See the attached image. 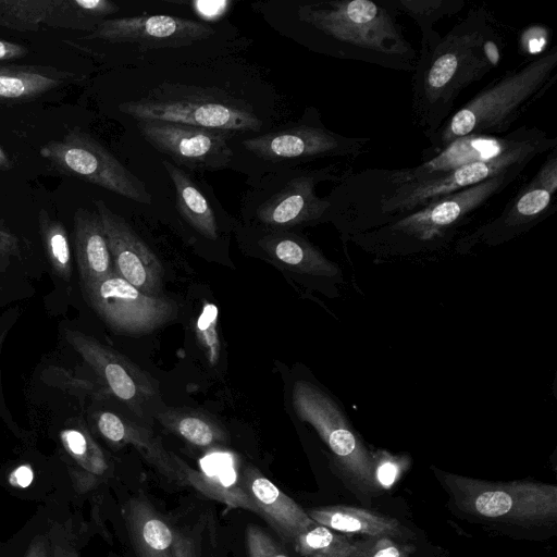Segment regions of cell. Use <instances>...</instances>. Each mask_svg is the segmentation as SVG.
Here are the masks:
<instances>
[{
  "label": "cell",
  "instance_id": "6da1fadb",
  "mask_svg": "<svg viewBox=\"0 0 557 557\" xmlns=\"http://www.w3.org/2000/svg\"><path fill=\"white\" fill-rule=\"evenodd\" d=\"M505 44L493 13L474 5L429 49L419 51L411 72V120L425 138L451 115L463 90L498 66Z\"/></svg>",
  "mask_w": 557,
  "mask_h": 557
},
{
  "label": "cell",
  "instance_id": "7a4b0ae2",
  "mask_svg": "<svg viewBox=\"0 0 557 557\" xmlns=\"http://www.w3.org/2000/svg\"><path fill=\"white\" fill-rule=\"evenodd\" d=\"M527 166L512 168L345 240L380 262L442 256L454 250L479 213L515 183Z\"/></svg>",
  "mask_w": 557,
  "mask_h": 557
},
{
  "label": "cell",
  "instance_id": "3957f363",
  "mask_svg": "<svg viewBox=\"0 0 557 557\" xmlns=\"http://www.w3.org/2000/svg\"><path fill=\"white\" fill-rule=\"evenodd\" d=\"M388 0H331L298 7L301 23L333 57L412 72L418 52L397 22Z\"/></svg>",
  "mask_w": 557,
  "mask_h": 557
},
{
  "label": "cell",
  "instance_id": "277c9868",
  "mask_svg": "<svg viewBox=\"0 0 557 557\" xmlns=\"http://www.w3.org/2000/svg\"><path fill=\"white\" fill-rule=\"evenodd\" d=\"M555 148V136L535 126H520L499 136L458 138L414 166L350 170L325 197L330 202L327 222L333 215L397 187L441 176L467 164L491 161L522 150L543 149L549 152Z\"/></svg>",
  "mask_w": 557,
  "mask_h": 557
},
{
  "label": "cell",
  "instance_id": "5b68a950",
  "mask_svg": "<svg viewBox=\"0 0 557 557\" xmlns=\"http://www.w3.org/2000/svg\"><path fill=\"white\" fill-rule=\"evenodd\" d=\"M557 81V46L530 58L491 81L426 137V160L465 136H499L510 132Z\"/></svg>",
  "mask_w": 557,
  "mask_h": 557
},
{
  "label": "cell",
  "instance_id": "8992f818",
  "mask_svg": "<svg viewBox=\"0 0 557 557\" xmlns=\"http://www.w3.org/2000/svg\"><path fill=\"white\" fill-rule=\"evenodd\" d=\"M543 149L512 152L500 158L463 165L444 175L397 187L374 199L333 215L332 222L345 240L394 219L420 210L455 191L484 182L519 165H529Z\"/></svg>",
  "mask_w": 557,
  "mask_h": 557
},
{
  "label": "cell",
  "instance_id": "52a82bcc",
  "mask_svg": "<svg viewBox=\"0 0 557 557\" xmlns=\"http://www.w3.org/2000/svg\"><path fill=\"white\" fill-rule=\"evenodd\" d=\"M292 405L298 419L314 430L351 479L376 487L375 453L367 447L342 405L330 393L312 381L297 380L292 387Z\"/></svg>",
  "mask_w": 557,
  "mask_h": 557
},
{
  "label": "cell",
  "instance_id": "ba28073f",
  "mask_svg": "<svg viewBox=\"0 0 557 557\" xmlns=\"http://www.w3.org/2000/svg\"><path fill=\"white\" fill-rule=\"evenodd\" d=\"M556 194L557 148L548 152L534 176L496 216L473 226L456 243L453 251L465 256L521 237L555 212Z\"/></svg>",
  "mask_w": 557,
  "mask_h": 557
},
{
  "label": "cell",
  "instance_id": "9c48e42d",
  "mask_svg": "<svg viewBox=\"0 0 557 557\" xmlns=\"http://www.w3.org/2000/svg\"><path fill=\"white\" fill-rule=\"evenodd\" d=\"M458 504L478 516L521 524L555 522L557 487L539 482L491 483L448 475Z\"/></svg>",
  "mask_w": 557,
  "mask_h": 557
},
{
  "label": "cell",
  "instance_id": "30bf717a",
  "mask_svg": "<svg viewBox=\"0 0 557 557\" xmlns=\"http://www.w3.org/2000/svg\"><path fill=\"white\" fill-rule=\"evenodd\" d=\"M40 156L66 175L84 180L136 202H152L145 183L81 128H71L61 139L41 146Z\"/></svg>",
  "mask_w": 557,
  "mask_h": 557
},
{
  "label": "cell",
  "instance_id": "8fae6325",
  "mask_svg": "<svg viewBox=\"0 0 557 557\" xmlns=\"http://www.w3.org/2000/svg\"><path fill=\"white\" fill-rule=\"evenodd\" d=\"M119 109L135 120L174 122L221 131L256 132L262 125L246 106L230 98L197 91L148 96L123 102Z\"/></svg>",
  "mask_w": 557,
  "mask_h": 557
},
{
  "label": "cell",
  "instance_id": "7c38bea8",
  "mask_svg": "<svg viewBox=\"0 0 557 557\" xmlns=\"http://www.w3.org/2000/svg\"><path fill=\"white\" fill-rule=\"evenodd\" d=\"M370 137H349L326 128L312 110L306 122L287 129L248 138L244 147L255 156L272 162H300L324 158L355 160L370 149Z\"/></svg>",
  "mask_w": 557,
  "mask_h": 557
},
{
  "label": "cell",
  "instance_id": "4fadbf2b",
  "mask_svg": "<svg viewBox=\"0 0 557 557\" xmlns=\"http://www.w3.org/2000/svg\"><path fill=\"white\" fill-rule=\"evenodd\" d=\"M88 304L112 330L132 336L153 332L172 321L177 306L164 296H149L114 271L84 287Z\"/></svg>",
  "mask_w": 557,
  "mask_h": 557
},
{
  "label": "cell",
  "instance_id": "5bb4252c",
  "mask_svg": "<svg viewBox=\"0 0 557 557\" xmlns=\"http://www.w3.org/2000/svg\"><path fill=\"white\" fill-rule=\"evenodd\" d=\"M352 166L332 163L320 169H300L287 173V180L275 191L261 200L256 219L272 230H284L326 222L330 202L317 196L320 183L338 182Z\"/></svg>",
  "mask_w": 557,
  "mask_h": 557
},
{
  "label": "cell",
  "instance_id": "9a60e30c",
  "mask_svg": "<svg viewBox=\"0 0 557 557\" xmlns=\"http://www.w3.org/2000/svg\"><path fill=\"white\" fill-rule=\"evenodd\" d=\"M144 139L177 166L197 171L225 169L234 156L228 146L233 132L182 123L136 120Z\"/></svg>",
  "mask_w": 557,
  "mask_h": 557
},
{
  "label": "cell",
  "instance_id": "2e32d148",
  "mask_svg": "<svg viewBox=\"0 0 557 557\" xmlns=\"http://www.w3.org/2000/svg\"><path fill=\"white\" fill-rule=\"evenodd\" d=\"M95 207L107 237L113 271L144 294L162 296L164 269L157 255L102 200H96Z\"/></svg>",
  "mask_w": 557,
  "mask_h": 557
},
{
  "label": "cell",
  "instance_id": "e0dca14e",
  "mask_svg": "<svg viewBox=\"0 0 557 557\" xmlns=\"http://www.w3.org/2000/svg\"><path fill=\"white\" fill-rule=\"evenodd\" d=\"M214 33L211 26L191 20L172 15H143L106 18L86 38L162 48L187 46L207 39Z\"/></svg>",
  "mask_w": 557,
  "mask_h": 557
},
{
  "label": "cell",
  "instance_id": "ac0fdd59",
  "mask_svg": "<svg viewBox=\"0 0 557 557\" xmlns=\"http://www.w3.org/2000/svg\"><path fill=\"white\" fill-rule=\"evenodd\" d=\"M67 343L104 381L110 392L133 411L156 394L148 374L119 351L92 336L76 330H65Z\"/></svg>",
  "mask_w": 557,
  "mask_h": 557
},
{
  "label": "cell",
  "instance_id": "d6986e66",
  "mask_svg": "<svg viewBox=\"0 0 557 557\" xmlns=\"http://www.w3.org/2000/svg\"><path fill=\"white\" fill-rule=\"evenodd\" d=\"M124 517L138 557H196L191 540L170 524L144 496L125 504Z\"/></svg>",
  "mask_w": 557,
  "mask_h": 557
},
{
  "label": "cell",
  "instance_id": "ffe728a7",
  "mask_svg": "<svg viewBox=\"0 0 557 557\" xmlns=\"http://www.w3.org/2000/svg\"><path fill=\"white\" fill-rule=\"evenodd\" d=\"M240 480L258 515L263 516L286 541L293 542L299 534L315 524L307 511L258 469L246 468Z\"/></svg>",
  "mask_w": 557,
  "mask_h": 557
},
{
  "label": "cell",
  "instance_id": "44dd1931",
  "mask_svg": "<svg viewBox=\"0 0 557 557\" xmlns=\"http://www.w3.org/2000/svg\"><path fill=\"white\" fill-rule=\"evenodd\" d=\"M96 425L108 442L115 445L134 446L165 478L181 485H187L184 461L166 451L152 431L110 411L98 412Z\"/></svg>",
  "mask_w": 557,
  "mask_h": 557
},
{
  "label": "cell",
  "instance_id": "7402d4cb",
  "mask_svg": "<svg viewBox=\"0 0 557 557\" xmlns=\"http://www.w3.org/2000/svg\"><path fill=\"white\" fill-rule=\"evenodd\" d=\"M258 244L269 257L288 270L320 278L335 289L343 283L341 267L300 235L274 230L262 236Z\"/></svg>",
  "mask_w": 557,
  "mask_h": 557
},
{
  "label": "cell",
  "instance_id": "603a6c76",
  "mask_svg": "<svg viewBox=\"0 0 557 557\" xmlns=\"http://www.w3.org/2000/svg\"><path fill=\"white\" fill-rule=\"evenodd\" d=\"M186 484L207 497L230 507L243 508L258 513L256 506L245 493L236 461L230 453L213 451L199 460L198 469L184 462Z\"/></svg>",
  "mask_w": 557,
  "mask_h": 557
},
{
  "label": "cell",
  "instance_id": "cb8c5ba5",
  "mask_svg": "<svg viewBox=\"0 0 557 557\" xmlns=\"http://www.w3.org/2000/svg\"><path fill=\"white\" fill-rule=\"evenodd\" d=\"M74 244L83 287H88L113 272L107 237L96 212L76 210Z\"/></svg>",
  "mask_w": 557,
  "mask_h": 557
},
{
  "label": "cell",
  "instance_id": "d4e9b609",
  "mask_svg": "<svg viewBox=\"0 0 557 557\" xmlns=\"http://www.w3.org/2000/svg\"><path fill=\"white\" fill-rule=\"evenodd\" d=\"M76 79L73 73L44 65H0V102H23Z\"/></svg>",
  "mask_w": 557,
  "mask_h": 557
},
{
  "label": "cell",
  "instance_id": "484cf974",
  "mask_svg": "<svg viewBox=\"0 0 557 557\" xmlns=\"http://www.w3.org/2000/svg\"><path fill=\"white\" fill-rule=\"evenodd\" d=\"M307 513L315 523L337 532L369 536H392L399 533L396 519L358 507L325 506L312 508Z\"/></svg>",
  "mask_w": 557,
  "mask_h": 557
},
{
  "label": "cell",
  "instance_id": "4316f807",
  "mask_svg": "<svg viewBox=\"0 0 557 557\" xmlns=\"http://www.w3.org/2000/svg\"><path fill=\"white\" fill-rule=\"evenodd\" d=\"M162 163L174 184L180 213L199 234L206 238L215 239L218 237L216 219L207 198L182 168L166 160Z\"/></svg>",
  "mask_w": 557,
  "mask_h": 557
},
{
  "label": "cell",
  "instance_id": "83f0119b",
  "mask_svg": "<svg viewBox=\"0 0 557 557\" xmlns=\"http://www.w3.org/2000/svg\"><path fill=\"white\" fill-rule=\"evenodd\" d=\"M119 10L114 2L108 0H50L44 26L90 33Z\"/></svg>",
  "mask_w": 557,
  "mask_h": 557
},
{
  "label": "cell",
  "instance_id": "f1b7e54d",
  "mask_svg": "<svg viewBox=\"0 0 557 557\" xmlns=\"http://www.w3.org/2000/svg\"><path fill=\"white\" fill-rule=\"evenodd\" d=\"M397 13H404L414 21L421 32L420 50L429 49L441 35L434 29L435 24L460 12L465 0H388Z\"/></svg>",
  "mask_w": 557,
  "mask_h": 557
},
{
  "label": "cell",
  "instance_id": "f546056e",
  "mask_svg": "<svg viewBox=\"0 0 557 557\" xmlns=\"http://www.w3.org/2000/svg\"><path fill=\"white\" fill-rule=\"evenodd\" d=\"M160 423L188 443L208 447L225 438L224 431L198 410L170 408L159 414Z\"/></svg>",
  "mask_w": 557,
  "mask_h": 557
},
{
  "label": "cell",
  "instance_id": "4dcf8cb0",
  "mask_svg": "<svg viewBox=\"0 0 557 557\" xmlns=\"http://www.w3.org/2000/svg\"><path fill=\"white\" fill-rule=\"evenodd\" d=\"M301 557H359L361 542L351 541L335 531L315 523L293 541Z\"/></svg>",
  "mask_w": 557,
  "mask_h": 557
},
{
  "label": "cell",
  "instance_id": "1f68e13d",
  "mask_svg": "<svg viewBox=\"0 0 557 557\" xmlns=\"http://www.w3.org/2000/svg\"><path fill=\"white\" fill-rule=\"evenodd\" d=\"M38 221L51 268L59 277L69 282L72 276V257L67 233L63 224L44 209L39 212Z\"/></svg>",
  "mask_w": 557,
  "mask_h": 557
},
{
  "label": "cell",
  "instance_id": "d6a6232c",
  "mask_svg": "<svg viewBox=\"0 0 557 557\" xmlns=\"http://www.w3.org/2000/svg\"><path fill=\"white\" fill-rule=\"evenodd\" d=\"M50 0H0V27L36 32L45 24Z\"/></svg>",
  "mask_w": 557,
  "mask_h": 557
},
{
  "label": "cell",
  "instance_id": "836d02e7",
  "mask_svg": "<svg viewBox=\"0 0 557 557\" xmlns=\"http://www.w3.org/2000/svg\"><path fill=\"white\" fill-rule=\"evenodd\" d=\"M61 443L70 457L89 475H102L108 463L91 436L81 429H65L60 433Z\"/></svg>",
  "mask_w": 557,
  "mask_h": 557
},
{
  "label": "cell",
  "instance_id": "e575fe53",
  "mask_svg": "<svg viewBox=\"0 0 557 557\" xmlns=\"http://www.w3.org/2000/svg\"><path fill=\"white\" fill-rule=\"evenodd\" d=\"M408 459L384 450L375 453L374 482L376 486L391 488L407 468Z\"/></svg>",
  "mask_w": 557,
  "mask_h": 557
},
{
  "label": "cell",
  "instance_id": "d590c367",
  "mask_svg": "<svg viewBox=\"0 0 557 557\" xmlns=\"http://www.w3.org/2000/svg\"><path fill=\"white\" fill-rule=\"evenodd\" d=\"M246 543L249 557H288L283 548L259 527L247 528Z\"/></svg>",
  "mask_w": 557,
  "mask_h": 557
},
{
  "label": "cell",
  "instance_id": "8d00e7d4",
  "mask_svg": "<svg viewBox=\"0 0 557 557\" xmlns=\"http://www.w3.org/2000/svg\"><path fill=\"white\" fill-rule=\"evenodd\" d=\"M360 542L359 557H407L410 552V547L395 543L389 536H371Z\"/></svg>",
  "mask_w": 557,
  "mask_h": 557
},
{
  "label": "cell",
  "instance_id": "74e56055",
  "mask_svg": "<svg viewBox=\"0 0 557 557\" xmlns=\"http://www.w3.org/2000/svg\"><path fill=\"white\" fill-rule=\"evenodd\" d=\"M231 3L228 1H195V11L202 17L213 20L223 14Z\"/></svg>",
  "mask_w": 557,
  "mask_h": 557
},
{
  "label": "cell",
  "instance_id": "f35d334b",
  "mask_svg": "<svg viewBox=\"0 0 557 557\" xmlns=\"http://www.w3.org/2000/svg\"><path fill=\"white\" fill-rule=\"evenodd\" d=\"M8 480L10 485L14 487L26 488L34 480V471L30 466L22 465L10 473Z\"/></svg>",
  "mask_w": 557,
  "mask_h": 557
},
{
  "label": "cell",
  "instance_id": "ab89813d",
  "mask_svg": "<svg viewBox=\"0 0 557 557\" xmlns=\"http://www.w3.org/2000/svg\"><path fill=\"white\" fill-rule=\"evenodd\" d=\"M28 49L17 42L0 39V62L23 58Z\"/></svg>",
  "mask_w": 557,
  "mask_h": 557
},
{
  "label": "cell",
  "instance_id": "60d3db41",
  "mask_svg": "<svg viewBox=\"0 0 557 557\" xmlns=\"http://www.w3.org/2000/svg\"><path fill=\"white\" fill-rule=\"evenodd\" d=\"M18 251L17 238L0 228V257L16 255Z\"/></svg>",
  "mask_w": 557,
  "mask_h": 557
},
{
  "label": "cell",
  "instance_id": "b9f144b4",
  "mask_svg": "<svg viewBox=\"0 0 557 557\" xmlns=\"http://www.w3.org/2000/svg\"><path fill=\"white\" fill-rule=\"evenodd\" d=\"M47 540L45 537L38 536L32 542L25 557H47Z\"/></svg>",
  "mask_w": 557,
  "mask_h": 557
},
{
  "label": "cell",
  "instance_id": "7bdbcfd3",
  "mask_svg": "<svg viewBox=\"0 0 557 557\" xmlns=\"http://www.w3.org/2000/svg\"><path fill=\"white\" fill-rule=\"evenodd\" d=\"M13 168L11 159L0 146V171H8Z\"/></svg>",
  "mask_w": 557,
  "mask_h": 557
},
{
  "label": "cell",
  "instance_id": "ee69618b",
  "mask_svg": "<svg viewBox=\"0 0 557 557\" xmlns=\"http://www.w3.org/2000/svg\"><path fill=\"white\" fill-rule=\"evenodd\" d=\"M9 327L5 325V327H0V358H1V350L4 343V339L7 337ZM0 383H1V363H0Z\"/></svg>",
  "mask_w": 557,
  "mask_h": 557
}]
</instances>
